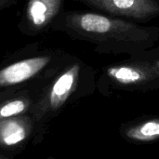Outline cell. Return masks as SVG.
Masks as SVG:
<instances>
[{"label":"cell","instance_id":"9","mask_svg":"<svg viewBox=\"0 0 159 159\" xmlns=\"http://www.w3.org/2000/svg\"><path fill=\"white\" fill-rule=\"evenodd\" d=\"M32 102L28 90H20L17 95L5 99L0 103V119L9 118L22 114L28 109Z\"/></svg>","mask_w":159,"mask_h":159},{"label":"cell","instance_id":"5","mask_svg":"<svg viewBox=\"0 0 159 159\" xmlns=\"http://www.w3.org/2000/svg\"><path fill=\"white\" fill-rule=\"evenodd\" d=\"M113 17L148 22L159 17V0H75Z\"/></svg>","mask_w":159,"mask_h":159},{"label":"cell","instance_id":"2","mask_svg":"<svg viewBox=\"0 0 159 159\" xmlns=\"http://www.w3.org/2000/svg\"><path fill=\"white\" fill-rule=\"evenodd\" d=\"M71 53L61 48H41L34 42L0 61V96L27 84H47Z\"/></svg>","mask_w":159,"mask_h":159},{"label":"cell","instance_id":"3","mask_svg":"<svg viewBox=\"0 0 159 159\" xmlns=\"http://www.w3.org/2000/svg\"><path fill=\"white\" fill-rule=\"evenodd\" d=\"M96 89L103 95L114 90L146 92L159 89V47L102 67Z\"/></svg>","mask_w":159,"mask_h":159},{"label":"cell","instance_id":"10","mask_svg":"<svg viewBox=\"0 0 159 159\" xmlns=\"http://www.w3.org/2000/svg\"><path fill=\"white\" fill-rule=\"evenodd\" d=\"M18 0H0V11L17 5Z\"/></svg>","mask_w":159,"mask_h":159},{"label":"cell","instance_id":"4","mask_svg":"<svg viewBox=\"0 0 159 159\" xmlns=\"http://www.w3.org/2000/svg\"><path fill=\"white\" fill-rule=\"evenodd\" d=\"M96 81L93 67L71 54L40 91V110L46 113L60 111L70 100L92 93Z\"/></svg>","mask_w":159,"mask_h":159},{"label":"cell","instance_id":"7","mask_svg":"<svg viewBox=\"0 0 159 159\" xmlns=\"http://www.w3.org/2000/svg\"><path fill=\"white\" fill-rule=\"evenodd\" d=\"M121 137L130 143H150L159 141V116H143L124 123L119 129Z\"/></svg>","mask_w":159,"mask_h":159},{"label":"cell","instance_id":"6","mask_svg":"<svg viewBox=\"0 0 159 159\" xmlns=\"http://www.w3.org/2000/svg\"><path fill=\"white\" fill-rule=\"evenodd\" d=\"M63 3L64 0H27L18 22L19 31L34 37L51 30L53 21L63 10Z\"/></svg>","mask_w":159,"mask_h":159},{"label":"cell","instance_id":"1","mask_svg":"<svg viewBox=\"0 0 159 159\" xmlns=\"http://www.w3.org/2000/svg\"><path fill=\"white\" fill-rule=\"evenodd\" d=\"M51 30L61 32L73 40L90 43L100 54L133 56L154 48L159 41L157 26H144L96 11L63 9Z\"/></svg>","mask_w":159,"mask_h":159},{"label":"cell","instance_id":"8","mask_svg":"<svg viewBox=\"0 0 159 159\" xmlns=\"http://www.w3.org/2000/svg\"><path fill=\"white\" fill-rule=\"evenodd\" d=\"M27 134V127L20 119L0 121V145H16L21 143Z\"/></svg>","mask_w":159,"mask_h":159}]
</instances>
